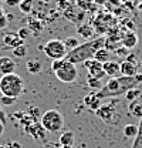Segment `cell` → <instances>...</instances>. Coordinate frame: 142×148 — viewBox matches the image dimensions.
Listing matches in <instances>:
<instances>
[{
  "label": "cell",
  "instance_id": "cell-1",
  "mask_svg": "<svg viewBox=\"0 0 142 148\" xmlns=\"http://www.w3.org/2000/svg\"><path fill=\"white\" fill-rule=\"evenodd\" d=\"M105 44V37L100 36L97 38H91V40H87L84 43H81L78 47H75L74 50H71L67 53L66 56V60H68L72 64H80V63H84L89 58H92L95 51L102 49Z\"/></svg>",
  "mask_w": 142,
  "mask_h": 148
},
{
  "label": "cell",
  "instance_id": "cell-2",
  "mask_svg": "<svg viewBox=\"0 0 142 148\" xmlns=\"http://www.w3.org/2000/svg\"><path fill=\"white\" fill-rule=\"evenodd\" d=\"M24 91V80L21 75L16 73L1 75L0 78V92L6 97L18 98L21 92Z\"/></svg>",
  "mask_w": 142,
  "mask_h": 148
},
{
  "label": "cell",
  "instance_id": "cell-3",
  "mask_svg": "<svg viewBox=\"0 0 142 148\" xmlns=\"http://www.w3.org/2000/svg\"><path fill=\"white\" fill-rule=\"evenodd\" d=\"M51 70L54 71L55 77L66 84L74 83L78 78V70L77 66L70 63L66 58H60V60H53L51 61Z\"/></svg>",
  "mask_w": 142,
  "mask_h": 148
},
{
  "label": "cell",
  "instance_id": "cell-4",
  "mask_svg": "<svg viewBox=\"0 0 142 148\" xmlns=\"http://www.w3.org/2000/svg\"><path fill=\"white\" fill-rule=\"evenodd\" d=\"M40 124L44 127L47 132H58L64 127V117L60 111L48 110L44 114H41Z\"/></svg>",
  "mask_w": 142,
  "mask_h": 148
},
{
  "label": "cell",
  "instance_id": "cell-5",
  "mask_svg": "<svg viewBox=\"0 0 142 148\" xmlns=\"http://www.w3.org/2000/svg\"><path fill=\"white\" fill-rule=\"evenodd\" d=\"M43 51L48 58L53 60H60V58H66L67 56V49L64 46V41L58 40V38H51L48 40L44 46H43Z\"/></svg>",
  "mask_w": 142,
  "mask_h": 148
},
{
  "label": "cell",
  "instance_id": "cell-6",
  "mask_svg": "<svg viewBox=\"0 0 142 148\" xmlns=\"http://www.w3.org/2000/svg\"><path fill=\"white\" fill-rule=\"evenodd\" d=\"M97 94L102 100V98H108V97H118L121 94H125V90L122 88L118 77H115V78L108 80V83H106L104 87H101V90H98Z\"/></svg>",
  "mask_w": 142,
  "mask_h": 148
},
{
  "label": "cell",
  "instance_id": "cell-7",
  "mask_svg": "<svg viewBox=\"0 0 142 148\" xmlns=\"http://www.w3.org/2000/svg\"><path fill=\"white\" fill-rule=\"evenodd\" d=\"M95 115L98 118H101L104 123L111 124V125L117 124L118 120H119V114L117 111L115 104H102L98 110L95 111Z\"/></svg>",
  "mask_w": 142,
  "mask_h": 148
},
{
  "label": "cell",
  "instance_id": "cell-8",
  "mask_svg": "<svg viewBox=\"0 0 142 148\" xmlns=\"http://www.w3.org/2000/svg\"><path fill=\"white\" fill-rule=\"evenodd\" d=\"M64 14V17L67 18V20H70L71 23H74V24H77V26H80V24H83L84 23V20H85V12H83L80 7H77V4H75V0H71V4L68 6V9L63 13Z\"/></svg>",
  "mask_w": 142,
  "mask_h": 148
},
{
  "label": "cell",
  "instance_id": "cell-9",
  "mask_svg": "<svg viewBox=\"0 0 142 148\" xmlns=\"http://www.w3.org/2000/svg\"><path fill=\"white\" fill-rule=\"evenodd\" d=\"M83 64H84V69L88 73L89 77H94V78H98V80L105 77V71H104L102 63H100V61H97L94 58H89L87 61H84Z\"/></svg>",
  "mask_w": 142,
  "mask_h": 148
},
{
  "label": "cell",
  "instance_id": "cell-10",
  "mask_svg": "<svg viewBox=\"0 0 142 148\" xmlns=\"http://www.w3.org/2000/svg\"><path fill=\"white\" fill-rule=\"evenodd\" d=\"M16 69H17V64H16V61L12 57H7V56H1L0 57V74L1 75L14 73Z\"/></svg>",
  "mask_w": 142,
  "mask_h": 148
},
{
  "label": "cell",
  "instance_id": "cell-11",
  "mask_svg": "<svg viewBox=\"0 0 142 148\" xmlns=\"http://www.w3.org/2000/svg\"><path fill=\"white\" fill-rule=\"evenodd\" d=\"M83 103H84V106H85L88 110L94 111V112H95V111H97L100 107H101V106H102L101 98L98 97L97 91H92V92H89V94H87V95L84 97Z\"/></svg>",
  "mask_w": 142,
  "mask_h": 148
},
{
  "label": "cell",
  "instance_id": "cell-12",
  "mask_svg": "<svg viewBox=\"0 0 142 148\" xmlns=\"http://www.w3.org/2000/svg\"><path fill=\"white\" fill-rule=\"evenodd\" d=\"M26 132H29L34 140H37V141H43L44 138H46V130H44V127L37 121V123H33L31 125H29V127H26Z\"/></svg>",
  "mask_w": 142,
  "mask_h": 148
},
{
  "label": "cell",
  "instance_id": "cell-13",
  "mask_svg": "<svg viewBox=\"0 0 142 148\" xmlns=\"http://www.w3.org/2000/svg\"><path fill=\"white\" fill-rule=\"evenodd\" d=\"M104 67V71H105V75H108L109 78H115V77H119L121 75V69H119V63L117 61H106L102 64Z\"/></svg>",
  "mask_w": 142,
  "mask_h": 148
},
{
  "label": "cell",
  "instance_id": "cell-14",
  "mask_svg": "<svg viewBox=\"0 0 142 148\" xmlns=\"http://www.w3.org/2000/svg\"><path fill=\"white\" fill-rule=\"evenodd\" d=\"M119 69H121V75H125V77H135L138 74V64L137 63H131V61L124 60L119 64Z\"/></svg>",
  "mask_w": 142,
  "mask_h": 148
},
{
  "label": "cell",
  "instance_id": "cell-15",
  "mask_svg": "<svg viewBox=\"0 0 142 148\" xmlns=\"http://www.w3.org/2000/svg\"><path fill=\"white\" fill-rule=\"evenodd\" d=\"M121 44L122 47H125L126 50H132L134 47H137L138 44V36L135 32H126L122 38H121Z\"/></svg>",
  "mask_w": 142,
  "mask_h": 148
},
{
  "label": "cell",
  "instance_id": "cell-16",
  "mask_svg": "<svg viewBox=\"0 0 142 148\" xmlns=\"http://www.w3.org/2000/svg\"><path fill=\"white\" fill-rule=\"evenodd\" d=\"M3 43H4L6 47H9L12 50L18 47V46H23L24 44V41L17 36V33H7L6 36L3 37Z\"/></svg>",
  "mask_w": 142,
  "mask_h": 148
},
{
  "label": "cell",
  "instance_id": "cell-17",
  "mask_svg": "<svg viewBox=\"0 0 142 148\" xmlns=\"http://www.w3.org/2000/svg\"><path fill=\"white\" fill-rule=\"evenodd\" d=\"M77 34L87 41V40L92 38V36L95 34V32H94V27L89 23H83V24L77 26Z\"/></svg>",
  "mask_w": 142,
  "mask_h": 148
},
{
  "label": "cell",
  "instance_id": "cell-18",
  "mask_svg": "<svg viewBox=\"0 0 142 148\" xmlns=\"http://www.w3.org/2000/svg\"><path fill=\"white\" fill-rule=\"evenodd\" d=\"M75 4H77V7H80L83 12H85V13H92V12H95L97 10V4L94 3V0H75Z\"/></svg>",
  "mask_w": 142,
  "mask_h": 148
},
{
  "label": "cell",
  "instance_id": "cell-19",
  "mask_svg": "<svg viewBox=\"0 0 142 148\" xmlns=\"http://www.w3.org/2000/svg\"><path fill=\"white\" fill-rule=\"evenodd\" d=\"M118 80H119V83H121L122 88L125 90V92L128 91V90H131V88L138 87V81L135 80V77H125V75H119V77H118Z\"/></svg>",
  "mask_w": 142,
  "mask_h": 148
},
{
  "label": "cell",
  "instance_id": "cell-20",
  "mask_svg": "<svg viewBox=\"0 0 142 148\" xmlns=\"http://www.w3.org/2000/svg\"><path fill=\"white\" fill-rule=\"evenodd\" d=\"M58 144L61 147H72V144H74V132L72 131H64L60 135Z\"/></svg>",
  "mask_w": 142,
  "mask_h": 148
},
{
  "label": "cell",
  "instance_id": "cell-21",
  "mask_svg": "<svg viewBox=\"0 0 142 148\" xmlns=\"http://www.w3.org/2000/svg\"><path fill=\"white\" fill-rule=\"evenodd\" d=\"M26 67H27V71L30 74H38L41 73V70H43V63L40 60H37V58H31V60L27 61Z\"/></svg>",
  "mask_w": 142,
  "mask_h": 148
},
{
  "label": "cell",
  "instance_id": "cell-22",
  "mask_svg": "<svg viewBox=\"0 0 142 148\" xmlns=\"http://www.w3.org/2000/svg\"><path fill=\"white\" fill-rule=\"evenodd\" d=\"M128 111L131 115H134L137 118H142V101H139V100L131 101L128 106Z\"/></svg>",
  "mask_w": 142,
  "mask_h": 148
},
{
  "label": "cell",
  "instance_id": "cell-23",
  "mask_svg": "<svg viewBox=\"0 0 142 148\" xmlns=\"http://www.w3.org/2000/svg\"><path fill=\"white\" fill-rule=\"evenodd\" d=\"M122 132H124V135L126 138H131V140H134L138 134H139V128H138V124H126L122 130Z\"/></svg>",
  "mask_w": 142,
  "mask_h": 148
},
{
  "label": "cell",
  "instance_id": "cell-24",
  "mask_svg": "<svg viewBox=\"0 0 142 148\" xmlns=\"http://www.w3.org/2000/svg\"><path fill=\"white\" fill-rule=\"evenodd\" d=\"M109 57H111V51H108L105 47H102V49H100V50L95 51V54H94L92 58L104 64V63H106V61H109Z\"/></svg>",
  "mask_w": 142,
  "mask_h": 148
},
{
  "label": "cell",
  "instance_id": "cell-25",
  "mask_svg": "<svg viewBox=\"0 0 142 148\" xmlns=\"http://www.w3.org/2000/svg\"><path fill=\"white\" fill-rule=\"evenodd\" d=\"M33 7H34V0H21L18 3V9L24 14H30L33 12Z\"/></svg>",
  "mask_w": 142,
  "mask_h": 148
},
{
  "label": "cell",
  "instance_id": "cell-26",
  "mask_svg": "<svg viewBox=\"0 0 142 148\" xmlns=\"http://www.w3.org/2000/svg\"><path fill=\"white\" fill-rule=\"evenodd\" d=\"M29 30H30V33H33L34 36H38V33L43 30V23L38 21V20H36V18L29 20Z\"/></svg>",
  "mask_w": 142,
  "mask_h": 148
},
{
  "label": "cell",
  "instance_id": "cell-27",
  "mask_svg": "<svg viewBox=\"0 0 142 148\" xmlns=\"http://www.w3.org/2000/svg\"><path fill=\"white\" fill-rule=\"evenodd\" d=\"M142 91L138 88V87H135V88H131V90H128V91L125 92V100L128 101V103H131V101H135V100H138L139 97H141Z\"/></svg>",
  "mask_w": 142,
  "mask_h": 148
},
{
  "label": "cell",
  "instance_id": "cell-28",
  "mask_svg": "<svg viewBox=\"0 0 142 148\" xmlns=\"http://www.w3.org/2000/svg\"><path fill=\"white\" fill-rule=\"evenodd\" d=\"M81 43H80V40L77 38V37L74 36H70L67 37L66 40H64V46H66V49H67V51H71V50H74L75 47H78Z\"/></svg>",
  "mask_w": 142,
  "mask_h": 148
},
{
  "label": "cell",
  "instance_id": "cell-29",
  "mask_svg": "<svg viewBox=\"0 0 142 148\" xmlns=\"http://www.w3.org/2000/svg\"><path fill=\"white\" fill-rule=\"evenodd\" d=\"M26 54H27V46H26V44L18 46V47H16V49H13V56H14V57L23 58V57H26Z\"/></svg>",
  "mask_w": 142,
  "mask_h": 148
},
{
  "label": "cell",
  "instance_id": "cell-30",
  "mask_svg": "<svg viewBox=\"0 0 142 148\" xmlns=\"http://www.w3.org/2000/svg\"><path fill=\"white\" fill-rule=\"evenodd\" d=\"M87 84L92 90H101V80L98 78H94V77H87Z\"/></svg>",
  "mask_w": 142,
  "mask_h": 148
},
{
  "label": "cell",
  "instance_id": "cell-31",
  "mask_svg": "<svg viewBox=\"0 0 142 148\" xmlns=\"http://www.w3.org/2000/svg\"><path fill=\"white\" fill-rule=\"evenodd\" d=\"M70 4H71V0H57V9H58L61 13H64V12L68 9Z\"/></svg>",
  "mask_w": 142,
  "mask_h": 148
},
{
  "label": "cell",
  "instance_id": "cell-32",
  "mask_svg": "<svg viewBox=\"0 0 142 148\" xmlns=\"http://www.w3.org/2000/svg\"><path fill=\"white\" fill-rule=\"evenodd\" d=\"M16 101H17V98L6 97V95H1V98H0V104H3V106H13Z\"/></svg>",
  "mask_w": 142,
  "mask_h": 148
},
{
  "label": "cell",
  "instance_id": "cell-33",
  "mask_svg": "<svg viewBox=\"0 0 142 148\" xmlns=\"http://www.w3.org/2000/svg\"><path fill=\"white\" fill-rule=\"evenodd\" d=\"M17 36L23 40V41H26V38L30 36V30H29V27H21V29H18L17 30Z\"/></svg>",
  "mask_w": 142,
  "mask_h": 148
},
{
  "label": "cell",
  "instance_id": "cell-34",
  "mask_svg": "<svg viewBox=\"0 0 142 148\" xmlns=\"http://www.w3.org/2000/svg\"><path fill=\"white\" fill-rule=\"evenodd\" d=\"M7 24H9V18H7V16L4 14V12H0V30L6 29Z\"/></svg>",
  "mask_w": 142,
  "mask_h": 148
},
{
  "label": "cell",
  "instance_id": "cell-35",
  "mask_svg": "<svg viewBox=\"0 0 142 148\" xmlns=\"http://www.w3.org/2000/svg\"><path fill=\"white\" fill-rule=\"evenodd\" d=\"M132 148H142V134H138V135L134 138Z\"/></svg>",
  "mask_w": 142,
  "mask_h": 148
},
{
  "label": "cell",
  "instance_id": "cell-36",
  "mask_svg": "<svg viewBox=\"0 0 142 148\" xmlns=\"http://www.w3.org/2000/svg\"><path fill=\"white\" fill-rule=\"evenodd\" d=\"M44 148H71V147H61L58 143H48V144H46Z\"/></svg>",
  "mask_w": 142,
  "mask_h": 148
},
{
  "label": "cell",
  "instance_id": "cell-37",
  "mask_svg": "<svg viewBox=\"0 0 142 148\" xmlns=\"http://www.w3.org/2000/svg\"><path fill=\"white\" fill-rule=\"evenodd\" d=\"M9 147L10 148H21V144L17 143V141H12V143H9Z\"/></svg>",
  "mask_w": 142,
  "mask_h": 148
},
{
  "label": "cell",
  "instance_id": "cell-38",
  "mask_svg": "<svg viewBox=\"0 0 142 148\" xmlns=\"http://www.w3.org/2000/svg\"><path fill=\"white\" fill-rule=\"evenodd\" d=\"M125 60H126V61H131V63H137L135 56H134V54H128L126 57H125ZM137 64H138V63H137Z\"/></svg>",
  "mask_w": 142,
  "mask_h": 148
},
{
  "label": "cell",
  "instance_id": "cell-39",
  "mask_svg": "<svg viewBox=\"0 0 142 148\" xmlns=\"http://www.w3.org/2000/svg\"><path fill=\"white\" fill-rule=\"evenodd\" d=\"M108 1H109V0H94V3H95L97 6H105Z\"/></svg>",
  "mask_w": 142,
  "mask_h": 148
},
{
  "label": "cell",
  "instance_id": "cell-40",
  "mask_svg": "<svg viewBox=\"0 0 142 148\" xmlns=\"http://www.w3.org/2000/svg\"><path fill=\"white\" fill-rule=\"evenodd\" d=\"M135 80L138 81V84H139V83H142V73H138V74H137V75H135Z\"/></svg>",
  "mask_w": 142,
  "mask_h": 148
},
{
  "label": "cell",
  "instance_id": "cell-41",
  "mask_svg": "<svg viewBox=\"0 0 142 148\" xmlns=\"http://www.w3.org/2000/svg\"><path fill=\"white\" fill-rule=\"evenodd\" d=\"M3 132H4V124L0 121V137L3 135Z\"/></svg>",
  "mask_w": 142,
  "mask_h": 148
},
{
  "label": "cell",
  "instance_id": "cell-42",
  "mask_svg": "<svg viewBox=\"0 0 142 148\" xmlns=\"http://www.w3.org/2000/svg\"><path fill=\"white\" fill-rule=\"evenodd\" d=\"M138 128H139V134H142V118H141V123L138 124Z\"/></svg>",
  "mask_w": 142,
  "mask_h": 148
},
{
  "label": "cell",
  "instance_id": "cell-43",
  "mask_svg": "<svg viewBox=\"0 0 142 148\" xmlns=\"http://www.w3.org/2000/svg\"><path fill=\"white\" fill-rule=\"evenodd\" d=\"M0 148H10V147H9V144H4V145H0Z\"/></svg>",
  "mask_w": 142,
  "mask_h": 148
},
{
  "label": "cell",
  "instance_id": "cell-44",
  "mask_svg": "<svg viewBox=\"0 0 142 148\" xmlns=\"http://www.w3.org/2000/svg\"><path fill=\"white\" fill-rule=\"evenodd\" d=\"M1 3H3V0H0V12H3V6H1Z\"/></svg>",
  "mask_w": 142,
  "mask_h": 148
},
{
  "label": "cell",
  "instance_id": "cell-45",
  "mask_svg": "<svg viewBox=\"0 0 142 148\" xmlns=\"http://www.w3.org/2000/svg\"><path fill=\"white\" fill-rule=\"evenodd\" d=\"M119 1H121V3H128L129 0H119Z\"/></svg>",
  "mask_w": 142,
  "mask_h": 148
},
{
  "label": "cell",
  "instance_id": "cell-46",
  "mask_svg": "<svg viewBox=\"0 0 142 148\" xmlns=\"http://www.w3.org/2000/svg\"><path fill=\"white\" fill-rule=\"evenodd\" d=\"M138 9H139V10H142V3H139V6H138Z\"/></svg>",
  "mask_w": 142,
  "mask_h": 148
},
{
  "label": "cell",
  "instance_id": "cell-47",
  "mask_svg": "<svg viewBox=\"0 0 142 148\" xmlns=\"http://www.w3.org/2000/svg\"><path fill=\"white\" fill-rule=\"evenodd\" d=\"M43 1H44V3H50L51 0H43Z\"/></svg>",
  "mask_w": 142,
  "mask_h": 148
},
{
  "label": "cell",
  "instance_id": "cell-48",
  "mask_svg": "<svg viewBox=\"0 0 142 148\" xmlns=\"http://www.w3.org/2000/svg\"><path fill=\"white\" fill-rule=\"evenodd\" d=\"M141 66H142V61H141Z\"/></svg>",
  "mask_w": 142,
  "mask_h": 148
}]
</instances>
